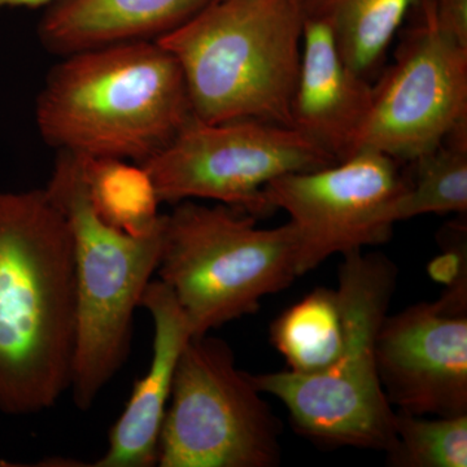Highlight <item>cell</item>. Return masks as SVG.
<instances>
[{
	"mask_svg": "<svg viewBox=\"0 0 467 467\" xmlns=\"http://www.w3.org/2000/svg\"><path fill=\"white\" fill-rule=\"evenodd\" d=\"M75 254L45 189L0 190V413L54 408L72 384Z\"/></svg>",
	"mask_w": 467,
	"mask_h": 467,
	"instance_id": "cell-1",
	"label": "cell"
},
{
	"mask_svg": "<svg viewBox=\"0 0 467 467\" xmlns=\"http://www.w3.org/2000/svg\"><path fill=\"white\" fill-rule=\"evenodd\" d=\"M192 116L180 63L158 41L67 55L36 107L39 134L57 152L137 164L164 150Z\"/></svg>",
	"mask_w": 467,
	"mask_h": 467,
	"instance_id": "cell-2",
	"label": "cell"
},
{
	"mask_svg": "<svg viewBox=\"0 0 467 467\" xmlns=\"http://www.w3.org/2000/svg\"><path fill=\"white\" fill-rule=\"evenodd\" d=\"M303 27V0H214L156 41L180 63L198 119L292 128Z\"/></svg>",
	"mask_w": 467,
	"mask_h": 467,
	"instance_id": "cell-3",
	"label": "cell"
},
{
	"mask_svg": "<svg viewBox=\"0 0 467 467\" xmlns=\"http://www.w3.org/2000/svg\"><path fill=\"white\" fill-rule=\"evenodd\" d=\"M45 190L72 235L76 349L69 391L76 407L88 411L128 361L134 313L161 259L165 214L143 235L109 226L88 202L78 156L63 150Z\"/></svg>",
	"mask_w": 467,
	"mask_h": 467,
	"instance_id": "cell-4",
	"label": "cell"
},
{
	"mask_svg": "<svg viewBox=\"0 0 467 467\" xmlns=\"http://www.w3.org/2000/svg\"><path fill=\"white\" fill-rule=\"evenodd\" d=\"M398 282L382 254H343L337 272L346 342L333 367L315 374L285 370L252 376L260 392L287 408L292 423L315 441L387 451L395 441L396 411L380 384L377 337Z\"/></svg>",
	"mask_w": 467,
	"mask_h": 467,
	"instance_id": "cell-5",
	"label": "cell"
},
{
	"mask_svg": "<svg viewBox=\"0 0 467 467\" xmlns=\"http://www.w3.org/2000/svg\"><path fill=\"white\" fill-rule=\"evenodd\" d=\"M158 273L182 308L192 337L256 312L261 300L299 275L290 223L260 229L256 218L225 204L195 201L165 214Z\"/></svg>",
	"mask_w": 467,
	"mask_h": 467,
	"instance_id": "cell-6",
	"label": "cell"
},
{
	"mask_svg": "<svg viewBox=\"0 0 467 467\" xmlns=\"http://www.w3.org/2000/svg\"><path fill=\"white\" fill-rule=\"evenodd\" d=\"M229 344L192 337L175 370L158 448L160 467H272L278 420Z\"/></svg>",
	"mask_w": 467,
	"mask_h": 467,
	"instance_id": "cell-7",
	"label": "cell"
},
{
	"mask_svg": "<svg viewBox=\"0 0 467 467\" xmlns=\"http://www.w3.org/2000/svg\"><path fill=\"white\" fill-rule=\"evenodd\" d=\"M337 162L291 126L260 119L211 124L193 115L164 150L140 165L160 202L204 199L256 217L272 211L264 190L273 180Z\"/></svg>",
	"mask_w": 467,
	"mask_h": 467,
	"instance_id": "cell-8",
	"label": "cell"
},
{
	"mask_svg": "<svg viewBox=\"0 0 467 467\" xmlns=\"http://www.w3.org/2000/svg\"><path fill=\"white\" fill-rule=\"evenodd\" d=\"M413 14L391 67L373 85L358 144L396 161H414L467 121V47L442 32L431 0H420Z\"/></svg>",
	"mask_w": 467,
	"mask_h": 467,
	"instance_id": "cell-9",
	"label": "cell"
},
{
	"mask_svg": "<svg viewBox=\"0 0 467 467\" xmlns=\"http://www.w3.org/2000/svg\"><path fill=\"white\" fill-rule=\"evenodd\" d=\"M408 186L395 159L361 149L330 167L282 175L264 196L290 216L301 276L334 254L389 241Z\"/></svg>",
	"mask_w": 467,
	"mask_h": 467,
	"instance_id": "cell-10",
	"label": "cell"
},
{
	"mask_svg": "<svg viewBox=\"0 0 467 467\" xmlns=\"http://www.w3.org/2000/svg\"><path fill=\"white\" fill-rule=\"evenodd\" d=\"M376 353L392 407L417 416L467 414L466 290L387 315Z\"/></svg>",
	"mask_w": 467,
	"mask_h": 467,
	"instance_id": "cell-11",
	"label": "cell"
},
{
	"mask_svg": "<svg viewBox=\"0 0 467 467\" xmlns=\"http://www.w3.org/2000/svg\"><path fill=\"white\" fill-rule=\"evenodd\" d=\"M373 100V84L344 61L324 21L304 16L292 128L337 161L358 152Z\"/></svg>",
	"mask_w": 467,
	"mask_h": 467,
	"instance_id": "cell-12",
	"label": "cell"
},
{
	"mask_svg": "<svg viewBox=\"0 0 467 467\" xmlns=\"http://www.w3.org/2000/svg\"><path fill=\"white\" fill-rule=\"evenodd\" d=\"M140 306L153 321V348L150 368L135 383L121 416L110 429L109 448L91 467L158 466L160 430L167 411L175 370L192 327L173 292L161 281H150Z\"/></svg>",
	"mask_w": 467,
	"mask_h": 467,
	"instance_id": "cell-13",
	"label": "cell"
},
{
	"mask_svg": "<svg viewBox=\"0 0 467 467\" xmlns=\"http://www.w3.org/2000/svg\"><path fill=\"white\" fill-rule=\"evenodd\" d=\"M214 0H58L42 18L39 38L54 54L156 41Z\"/></svg>",
	"mask_w": 467,
	"mask_h": 467,
	"instance_id": "cell-14",
	"label": "cell"
},
{
	"mask_svg": "<svg viewBox=\"0 0 467 467\" xmlns=\"http://www.w3.org/2000/svg\"><path fill=\"white\" fill-rule=\"evenodd\" d=\"M420 0H303L304 16L324 21L340 55L359 75L370 79L408 15Z\"/></svg>",
	"mask_w": 467,
	"mask_h": 467,
	"instance_id": "cell-15",
	"label": "cell"
},
{
	"mask_svg": "<svg viewBox=\"0 0 467 467\" xmlns=\"http://www.w3.org/2000/svg\"><path fill=\"white\" fill-rule=\"evenodd\" d=\"M272 340L288 370L315 374L333 367L346 342L339 292L316 288L306 295L275 319Z\"/></svg>",
	"mask_w": 467,
	"mask_h": 467,
	"instance_id": "cell-16",
	"label": "cell"
},
{
	"mask_svg": "<svg viewBox=\"0 0 467 467\" xmlns=\"http://www.w3.org/2000/svg\"><path fill=\"white\" fill-rule=\"evenodd\" d=\"M78 158L88 202L104 223L130 235H143L159 225L160 199L142 165L121 159Z\"/></svg>",
	"mask_w": 467,
	"mask_h": 467,
	"instance_id": "cell-17",
	"label": "cell"
},
{
	"mask_svg": "<svg viewBox=\"0 0 467 467\" xmlns=\"http://www.w3.org/2000/svg\"><path fill=\"white\" fill-rule=\"evenodd\" d=\"M416 180L409 182L398 221L422 214L466 213L467 121L461 122L436 149L414 160Z\"/></svg>",
	"mask_w": 467,
	"mask_h": 467,
	"instance_id": "cell-18",
	"label": "cell"
},
{
	"mask_svg": "<svg viewBox=\"0 0 467 467\" xmlns=\"http://www.w3.org/2000/svg\"><path fill=\"white\" fill-rule=\"evenodd\" d=\"M401 467H466L467 414L426 418L396 411L395 441L386 451Z\"/></svg>",
	"mask_w": 467,
	"mask_h": 467,
	"instance_id": "cell-19",
	"label": "cell"
},
{
	"mask_svg": "<svg viewBox=\"0 0 467 467\" xmlns=\"http://www.w3.org/2000/svg\"><path fill=\"white\" fill-rule=\"evenodd\" d=\"M442 32L467 47V0H431Z\"/></svg>",
	"mask_w": 467,
	"mask_h": 467,
	"instance_id": "cell-20",
	"label": "cell"
},
{
	"mask_svg": "<svg viewBox=\"0 0 467 467\" xmlns=\"http://www.w3.org/2000/svg\"><path fill=\"white\" fill-rule=\"evenodd\" d=\"M58 2V0H0V9L7 7H29L36 8L41 5H48V3Z\"/></svg>",
	"mask_w": 467,
	"mask_h": 467,
	"instance_id": "cell-21",
	"label": "cell"
}]
</instances>
